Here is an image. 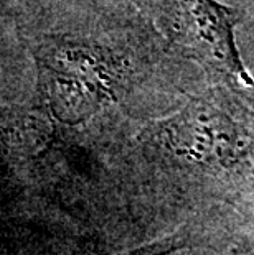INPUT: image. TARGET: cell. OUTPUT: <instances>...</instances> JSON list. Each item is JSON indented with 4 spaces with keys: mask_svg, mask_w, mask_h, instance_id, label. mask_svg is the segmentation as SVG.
Masks as SVG:
<instances>
[{
    "mask_svg": "<svg viewBox=\"0 0 254 255\" xmlns=\"http://www.w3.org/2000/svg\"><path fill=\"white\" fill-rule=\"evenodd\" d=\"M177 23L188 46L238 88L254 92V81L243 68L233 41V28L240 12L216 0H174Z\"/></svg>",
    "mask_w": 254,
    "mask_h": 255,
    "instance_id": "obj_1",
    "label": "cell"
}]
</instances>
